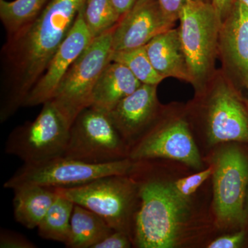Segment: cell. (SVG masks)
I'll use <instances>...</instances> for the list:
<instances>
[{
    "instance_id": "obj_8",
    "label": "cell",
    "mask_w": 248,
    "mask_h": 248,
    "mask_svg": "<svg viewBox=\"0 0 248 248\" xmlns=\"http://www.w3.org/2000/svg\"><path fill=\"white\" fill-rule=\"evenodd\" d=\"M134 164L135 161L130 159L92 164L60 156L39 164H24L4 183V187L14 190L31 185L50 188L77 187L106 176L129 174Z\"/></svg>"
},
{
    "instance_id": "obj_1",
    "label": "cell",
    "mask_w": 248,
    "mask_h": 248,
    "mask_svg": "<svg viewBox=\"0 0 248 248\" xmlns=\"http://www.w3.org/2000/svg\"><path fill=\"white\" fill-rule=\"evenodd\" d=\"M85 2L86 0H49L32 22L8 35L2 48L1 123L23 107L28 94L71 31Z\"/></svg>"
},
{
    "instance_id": "obj_18",
    "label": "cell",
    "mask_w": 248,
    "mask_h": 248,
    "mask_svg": "<svg viewBox=\"0 0 248 248\" xmlns=\"http://www.w3.org/2000/svg\"><path fill=\"white\" fill-rule=\"evenodd\" d=\"M13 190L15 219L29 230L37 228L58 197L55 189L40 186H20Z\"/></svg>"
},
{
    "instance_id": "obj_24",
    "label": "cell",
    "mask_w": 248,
    "mask_h": 248,
    "mask_svg": "<svg viewBox=\"0 0 248 248\" xmlns=\"http://www.w3.org/2000/svg\"><path fill=\"white\" fill-rule=\"evenodd\" d=\"M213 171L214 168L212 165L208 169L172 182L173 187L181 197L191 199L199 187L213 176Z\"/></svg>"
},
{
    "instance_id": "obj_25",
    "label": "cell",
    "mask_w": 248,
    "mask_h": 248,
    "mask_svg": "<svg viewBox=\"0 0 248 248\" xmlns=\"http://www.w3.org/2000/svg\"><path fill=\"white\" fill-rule=\"evenodd\" d=\"M0 248H35L37 246L24 235L2 228L0 232Z\"/></svg>"
},
{
    "instance_id": "obj_9",
    "label": "cell",
    "mask_w": 248,
    "mask_h": 248,
    "mask_svg": "<svg viewBox=\"0 0 248 248\" xmlns=\"http://www.w3.org/2000/svg\"><path fill=\"white\" fill-rule=\"evenodd\" d=\"M129 148L108 112L90 107L81 111L70 128L63 156L92 164L129 159Z\"/></svg>"
},
{
    "instance_id": "obj_17",
    "label": "cell",
    "mask_w": 248,
    "mask_h": 248,
    "mask_svg": "<svg viewBox=\"0 0 248 248\" xmlns=\"http://www.w3.org/2000/svg\"><path fill=\"white\" fill-rule=\"evenodd\" d=\"M141 84L126 66L110 61L96 83L91 107L108 113Z\"/></svg>"
},
{
    "instance_id": "obj_6",
    "label": "cell",
    "mask_w": 248,
    "mask_h": 248,
    "mask_svg": "<svg viewBox=\"0 0 248 248\" xmlns=\"http://www.w3.org/2000/svg\"><path fill=\"white\" fill-rule=\"evenodd\" d=\"M114 29L93 39L67 72L50 99L71 126L80 112L91 106L96 83L110 62Z\"/></svg>"
},
{
    "instance_id": "obj_16",
    "label": "cell",
    "mask_w": 248,
    "mask_h": 248,
    "mask_svg": "<svg viewBox=\"0 0 248 248\" xmlns=\"http://www.w3.org/2000/svg\"><path fill=\"white\" fill-rule=\"evenodd\" d=\"M156 71L164 79L174 78L190 83L185 54L179 29L161 32L144 46Z\"/></svg>"
},
{
    "instance_id": "obj_10",
    "label": "cell",
    "mask_w": 248,
    "mask_h": 248,
    "mask_svg": "<svg viewBox=\"0 0 248 248\" xmlns=\"http://www.w3.org/2000/svg\"><path fill=\"white\" fill-rule=\"evenodd\" d=\"M203 104L205 133L210 144H248V107L224 74H215Z\"/></svg>"
},
{
    "instance_id": "obj_27",
    "label": "cell",
    "mask_w": 248,
    "mask_h": 248,
    "mask_svg": "<svg viewBox=\"0 0 248 248\" xmlns=\"http://www.w3.org/2000/svg\"><path fill=\"white\" fill-rule=\"evenodd\" d=\"M245 230L236 232L233 234L221 236L210 243L209 248H237L241 247L246 239Z\"/></svg>"
},
{
    "instance_id": "obj_5",
    "label": "cell",
    "mask_w": 248,
    "mask_h": 248,
    "mask_svg": "<svg viewBox=\"0 0 248 248\" xmlns=\"http://www.w3.org/2000/svg\"><path fill=\"white\" fill-rule=\"evenodd\" d=\"M214 212L221 228H241L247 223L248 153L238 145L221 148L214 158Z\"/></svg>"
},
{
    "instance_id": "obj_12",
    "label": "cell",
    "mask_w": 248,
    "mask_h": 248,
    "mask_svg": "<svg viewBox=\"0 0 248 248\" xmlns=\"http://www.w3.org/2000/svg\"><path fill=\"white\" fill-rule=\"evenodd\" d=\"M83 8L84 6L45 73L28 94L23 107H33L50 101L72 65L92 42L93 38L85 22Z\"/></svg>"
},
{
    "instance_id": "obj_7",
    "label": "cell",
    "mask_w": 248,
    "mask_h": 248,
    "mask_svg": "<svg viewBox=\"0 0 248 248\" xmlns=\"http://www.w3.org/2000/svg\"><path fill=\"white\" fill-rule=\"evenodd\" d=\"M71 125L51 100L32 122L19 125L8 137L6 154L14 155L25 164H35L63 156Z\"/></svg>"
},
{
    "instance_id": "obj_14",
    "label": "cell",
    "mask_w": 248,
    "mask_h": 248,
    "mask_svg": "<svg viewBox=\"0 0 248 248\" xmlns=\"http://www.w3.org/2000/svg\"><path fill=\"white\" fill-rule=\"evenodd\" d=\"M157 85L141 84L108 112L110 120L129 149L159 117Z\"/></svg>"
},
{
    "instance_id": "obj_3",
    "label": "cell",
    "mask_w": 248,
    "mask_h": 248,
    "mask_svg": "<svg viewBox=\"0 0 248 248\" xmlns=\"http://www.w3.org/2000/svg\"><path fill=\"white\" fill-rule=\"evenodd\" d=\"M179 19L190 84L200 93L215 74L222 21L213 4L202 0H187Z\"/></svg>"
},
{
    "instance_id": "obj_32",
    "label": "cell",
    "mask_w": 248,
    "mask_h": 248,
    "mask_svg": "<svg viewBox=\"0 0 248 248\" xmlns=\"http://www.w3.org/2000/svg\"><path fill=\"white\" fill-rule=\"evenodd\" d=\"M246 211H247V215H248V209H246Z\"/></svg>"
},
{
    "instance_id": "obj_28",
    "label": "cell",
    "mask_w": 248,
    "mask_h": 248,
    "mask_svg": "<svg viewBox=\"0 0 248 248\" xmlns=\"http://www.w3.org/2000/svg\"><path fill=\"white\" fill-rule=\"evenodd\" d=\"M163 13L170 22L175 24L179 18L181 11L187 0H158ZM213 2V0H202Z\"/></svg>"
},
{
    "instance_id": "obj_20",
    "label": "cell",
    "mask_w": 248,
    "mask_h": 248,
    "mask_svg": "<svg viewBox=\"0 0 248 248\" xmlns=\"http://www.w3.org/2000/svg\"><path fill=\"white\" fill-rule=\"evenodd\" d=\"M74 205L72 201L58 195L37 227L41 237L66 244L69 238Z\"/></svg>"
},
{
    "instance_id": "obj_23",
    "label": "cell",
    "mask_w": 248,
    "mask_h": 248,
    "mask_svg": "<svg viewBox=\"0 0 248 248\" xmlns=\"http://www.w3.org/2000/svg\"><path fill=\"white\" fill-rule=\"evenodd\" d=\"M83 14L93 39L115 28L122 19L112 0H86Z\"/></svg>"
},
{
    "instance_id": "obj_19",
    "label": "cell",
    "mask_w": 248,
    "mask_h": 248,
    "mask_svg": "<svg viewBox=\"0 0 248 248\" xmlns=\"http://www.w3.org/2000/svg\"><path fill=\"white\" fill-rule=\"evenodd\" d=\"M114 231L97 214L75 204L69 238L65 246L69 248H93Z\"/></svg>"
},
{
    "instance_id": "obj_26",
    "label": "cell",
    "mask_w": 248,
    "mask_h": 248,
    "mask_svg": "<svg viewBox=\"0 0 248 248\" xmlns=\"http://www.w3.org/2000/svg\"><path fill=\"white\" fill-rule=\"evenodd\" d=\"M132 245H133V241L127 233L115 231L93 248H128Z\"/></svg>"
},
{
    "instance_id": "obj_2",
    "label": "cell",
    "mask_w": 248,
    "mask_h": 248,
    "mask_svg": "<svg viewBox=\"0 0 248 248\" xmlns=\"http://www.w3.org/2000/svg\"><path fill=\"white\" fill-rule=\"evenodd\" d=\"M130 174L138 192L133 246L172 248L186 243L195 221L191 199L181 197L153 161H135Z\"/></svg>"
},
{
    "instance_id": "obj_15",
    "label": "cell",
    "mask_w": 248,
    "mask_h": 248,
    "mask_svg": "<svg viewBox=\"0 0 248 248\" xmlns=\"http://www.w3.org/2000/svg\"><path fill=\"white\" fill-rule=\"evenodd\" d=\"M218 55L225 70L239 77L248 89V8L239 0L222 22Z\"/></svg>"
},
{
    "instance_id": "obj_31",
    "label": "cell",
    "mask_w": 248,
    "mask_h": 248,
    "mask_svg": "<svg viewBox=\"0 0 248 248\" xmlns=\"http://www.w3.org/2000/svg\"><path fill=\"white\" fill-rule=\"evenodd\" d=\"M241 2L244 3L245 5L248 8V0H239Z\"/></svg>"
},
{
    "instance_id": "obj_22",
    "label": "cell",
    "mask_w": 248,
    "mask_h": 248,
    "mask_svg": "<svg viewBox=\"0 0 248 248\" xmlns=\"http://www.w3.org/2000/svg\"><path fill=\"white\" fill-rule=\"evenodd\" d=\"M110 61L118 62L126 66L142 84L158 86L165 79L155 69L145 46L112 52Z\"/></svg>"
},
{
    "instance_id": "obj_29",
    "label": "cell",
    "mask_w": 248,
    "mask_h": 248,
    "mask_svg": "<svg viewBox=\"0 0 248 248\" xmlns=\"http://www.w3.org/2000/svg\"><path fill=\"white\" fill-rule=\"evenodd\" d=\"M236 1V0H213L212 4L216 9L222 22L231 12Z\"/></svg>"
},
{
    "instance_id": "obj_21",
    "label": "cell",
    "mask_w": 248,
    "mask_h": 248,
    "mask_svg": "<svg viewBox=\"0 0 248 248\" xmlns=\"http://www.w3.org/2000/svg\"><path fill=\"white\" fill-rule=\"evenodd\" d=\"M49 0H0V18L8 35L17 32L42 12Z\"/></svg>"
},
{
    "instance_id": "obj_11",
    "label": "cell",
    "mask_w": 248,
    "mask_h": 248,
    "mask_svg": "<svg viewBox=\"0 0 248 248\" xmlns=\"http://www.w3.org/2000/svg\"><path fill=\"white\" fill-rule=\"evenodd\" d=\"M128 158L133 161L171 159L200 169L202 158L184 117L169 118L160 113L151 128L129 149Z\"/></svg>"
},
{
    "instance_id": "obj_4",
    "label": "cell",
    "mask_w": 248,
    "mask_h": 248,
    "mask_svg": "<svg viewBox=\"0 0 248 248\" xmlns=\"http://www.w3.org/2000/svg\"><path fill=\"white\" fill-rule=\"evenodd\" d=\"M54 189L58 195L97 214L112 229L127 233L133 241L138 192L130 174L106 176L77 187Z\"/></svg>"
},
{
    "instance_id": "obj_13",
    "label": "cell",
    "mask_w": 248,
    "mask_h": 248,
    "mask_svg": "<svg viewBox=\"0 0 248 248\" xmlns=\"http://www.w3.org/2000/svg\"><path fill=\"white\" fill-rule=\"evenodd\" d=\"M174 24L166 17L158 0H137L112 32V52L144 46Z\"/></svg>"
},
{
    "instance_id": "obj_30",
    "label": "cell",
    "mask_w": 248,
    "mask_h": 248,
    "mask_svg": "<svg viewBox=\"0 0 248 248\" xmlns=\"http://www.w3.org/2000/svg\"><path fill=\"white\" fill-rule=\"evenodd\" d=\"M112 1L116 11L122 18L132 9L137 0H112Z\"/></svg>"
}]
</instances>
